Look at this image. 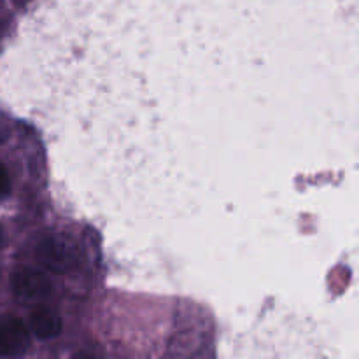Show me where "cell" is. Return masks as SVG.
<instances>
[{"label": "cell", "instance_id": "8992f818", "mask_svg": "<svg viewBox=\"0 0 359 359\" xmlns=\"http://www.w3.org/2000/svg\"><path fill=\"white\" fill-rule=\"evenodd\" d=\"M0 241H2V230H0Z\"/></svg>", "mask_w": 359, "mask_h": 359}, {"label": "cell", "instance_id": "6da1fadb", "mask_svg": "<svg viewBox=\"0 0 359 359\" xmlns=\"http://www.w3.org/2000/svg\"><path fill=\"white\" fill-rule=\"evenodd\" d=\"M37 258L51 272L65 273L79 263V249L74 242L63 237H46L37 245Z\"/></svg>", "mask_w": 359, "mask_h": 359}, {"label": "cell", "instance_id": "5b68a950", "mask_svg": "<svg viewBox=\"0 0 359 359\" xmlns=\"http://www.w3.org/2000/svg\"><path fill=\"white\" fill-rule=\"evenodd\" d=\"M9 191V175H7L6 167L0 163V196L7 195Z\"/></svg>", "mask_w": 359, "mask_h": 359}, {"label": "cell", "instance_id": "7a4b0ae2", "mask_svg": "<svg viewBox=\"0 0 359 359\" xmlns=\"http://www.w3.org/2000/svg\"><path fill=\"white\" fill-rule=\"evenodd\" d=\"M13 290L16 297L23 298V300H41L51 293V283L42 272L23 269L14 272Z\"/></svg>", "mask_w": 359, "mask_h": 359}, {"label": "cell", "instance_id": "3957f363", "mask_svg": "<svg viewBox=\"0 0 359 359\" xmlns=\"http://www.w3.org/2000/svg\"><path fill=\"white\" fill-rule=\"evenodd\" d=\"M30 346V332L18 319L0 323V356H21Z\"/></svg>", "mask_w": 359, "mask_h": 359}, {"label": "cell", "instance_id": "277c9868", "mask_svg": "<svg viewBox=\"0 0 359 359\" xmlns=\"http://www.w3.org/2000/svg\"><path fill=\"white\" fill-rule=\"evenodd\" d=\"M62 319L51 309H37L30 316V332L41 340H51L62 333Z\"/></svg>", "mask_w": 359, "mask_h": 359}]
</instances>
